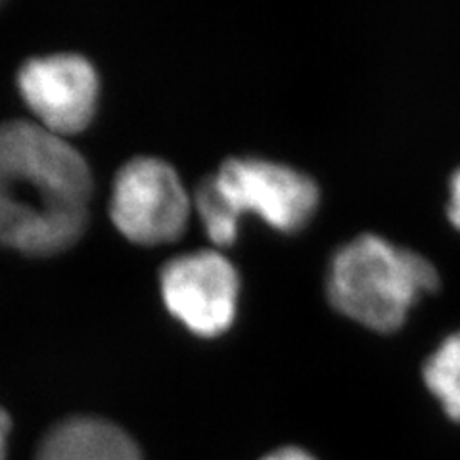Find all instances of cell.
Returning a JSON list of instances; mask_svg holds the SVG:
<instances>
[{"label":"cell","mask_w":460,"mask_h":460,"mask_svg":"<svg viewBox=\"0 0 460 460\" xmlns=\"http://www.w3.org/2000/svg\"><path fill=\"white\" fill-rule=\"evenodd\" d=\"M93 179L71 144L31 121L0 123V246L67 250L89 221Z\"/></svg>","instance_id":"1"},{"label":"cell","mask_w":460,"mask_h":460,"mask_svg":"<svg viewBox=\"0 0 460 460\" xmlns=\"http://www.w3.org/2000/svg\"><path fill=\"white\" fill-rule=\"evenodd\" d=\"M438 282V270L424 255L378 234H358L334 253L326 292L330 304L349 319L392 332Z\"/></svg>","instance_id":"2"},{"label":"cell","mask_w":460,"mask_h":460,"mask_svg":"<svg viewBox=\"0 0 460 460\" xmlns=\"http://www.w3.org/2000/svg\"><path fill=\"white\" fill-rule=\"evenodd\" d=\"M316 206L319 186L309 175L261 157H230L194 194V208L217 246L234 242L242 215L255 213L272 228L296 233Z\"/></svg>","instance_id":"3"},{"label":"cell","mask_w":460,"mask_h":460,"mask_svg":"<svg viewBox=\"0 0 460 460\" xmlns=\"http://www.w3.org/2000/svg\"><path fill=\"white\" fill-rule=\"evenodd\" d=\"M192 206L177 171L160 157H133L113 181L111 221L123 236L144 246L177 240Z\"/></svg>","instance_id":"4"},{"label":"cell","mask_w":460,"mask_h":460,"mask_svg":"<svg viewBox=\"0 0 460 460\" xmlns=\"http://www.w3.org/2000/svg\"><path fill=\"white\" fill-rule=\"evenodd\" d=\"M160 284L169 313L194 334L219 336L233 324L240 279L221 252L198 250L169 259Z\"/></svg>","instance_id":"5"},{"label":"cell","mask_w":460,"mask_h":460,"mask_svg":"<svg viewBox=\"0 0 460 460\" xmlns=\"http://www.w3.org/2000/svg\"><path fill=\"white\" fill-rule=\"evenodd\" d=\"M18 86L39 125L58 137L81 133L94 118L98 75L79 54L31 58L20 69Z\"/></svg>","instance_id":"6"},{"label":"cell","mask_w":460,"mask_h":460,"mask_svg":"<svg viewBox=\"0 0 460 460\" xmlns=\"http://www.w3.org/2000/svg\"><path fill=\"white\" fill-rule=\"evenodd\" d=\"M37 460H142L127 431L104 419L74 416L40 441Z\"/></svg>","instance_id":"7"},{"label":"cell","mask_w":460,"mask_h":460,"mask_svg":"<svg viewBox=\"0 0 460 460\" xmlns=\"http://www.w3.org/2000/svg\"><path fill=\"white\" fill-rule=\"evenodd\" d=\"M424 382L453 420L460 422V330L441 341L424 367Z\"/></svg>","instance_id":"8"},{"label":"cell","mask_w":460,"mask_h":460,"mask_svg":"<svg viewBox=\"0 0 460 460\" xmlns=\"http://www.w3.org/2000/svg\"><path fill=\"white\" fill-rule=\"evenodd\" d=\"M449 190H451V194H449L447 213H449L451 223L460 230V167L453 172Z\"/></svg>","instance_id":"9"},{"label":"cell","mask_w":460,"mask_h":460,"mask_svg":"<svg viewBox=\"0 0 460 460\" xmlns=\"http://www.w3.org/2000/svg\"><path fill=\"white\" fill-rule=\"evenodd\" d=\"M261 460H314L309 453H305L304 449H297V447H284L279 449L275 453L267 455Z\"/></svg>","instance_id":"10"},{"label":"cell","mask_w":460,"mask_h":460,"mask_svg":"<svg viewBox=\"0 0 460 460\" xmlns=\"http://www.w3.org/2000/svg\"><path fill=\"white\" fill-rule=\"evenodd\" d=\"M12 428V420L4 409H0V460L6 458V443Z\"/></svg>","instance_id":"11"}]
</instances>
